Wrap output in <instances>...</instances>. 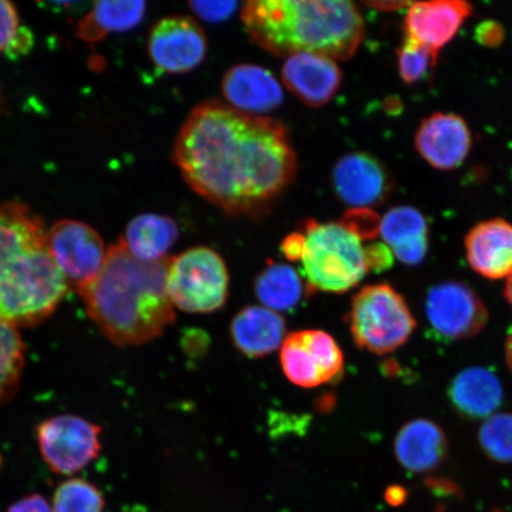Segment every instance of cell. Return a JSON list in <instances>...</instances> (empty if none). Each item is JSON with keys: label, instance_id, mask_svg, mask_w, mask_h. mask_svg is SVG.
<instances>
[{"label": "cell", "instance_id": "19", "mask_svg": "<svg viewBox=\"0 0 512 512\" xmlns=\"http://www.w3.org/2000/svg\"><path fill=\"white\" fill-rule=\"evenodd\" d=\"M448 440L432 420L414 419L401 427L394 441L395 457L409 472L430 473L444 463Z\"/></svg>", "mask_w": 512, "mask_h": 512}, {"label": "cell", "instance_id": "37", "mask_svg": "<svg viewBox=\"0 0 512 512\" xmlns=\"http://www.w3.org/2000/svg\"><path fill=\"white\" fill-rule=\"evenodd\" d=\"M384 497H386L388 504L393 505V507H399V505L406 502L407 491L400 485L389 486Z\"/></svg>", "mask_w": 512, "mask_h": 512}, {"label": "cell", "instance_id": "34", "mask_svg": "<svg viewBox=\"0 0 512 512\" xmlns=\"http://www.w3.org/2000/svg\"><path fill=\"white\" fill-rule=\"evenodd\" d=\"M32 47H34V35L28 28L21 27L5 54L9 59L17 60L27 55Z\"/></svg>", "mask_w": 512, "mask_h": 512}, {"label": "cell", "instance_id": "17", "mask_svg": "<svg viewBox=\"0 0 512 512\" xmlns=\"http://www.w3.org/2000/svg\"><path fill=\"white\" fill-rule=\"evenodd\" d=\"M222 93L230 107L254 117L277 110L284 101L279 81L256 64H238L230 68L222 79Z\"/></svg>", "mask_w": 512, "mask_h": 512}, {"label": "cell", "instance_id": "27", "mask_svg": "<svg viewBox=\"0 0 512 512\" xmlns=\"http://www.w3.org/2000/svg\"><path fill=\"white\" fill-rule=\"evenodd\" d=\"M51 508L53 512H104L105 499L92 483L73 478L55 490Z\"/></svg>", "mask_w": 512, "mask_h": 512}, {"label": "cell", "instance_id": "3", "mask_svg": "<svg viewBox=\"0 0 512 512\" xmlns=\"http://www.w3.org/2000/svg\"><path fill=\"white\" fill-rule=\"evenodd\" d=\"M68 290L42 221L21 203L0 207V322L15 328L41 324Z\"/></svg>", "mask_w": 512, "mask_h": 512}, {"label": "cell", "instance_id": "18", "mask_svg": "<svg viewBox=\"0 0 512 512\" xmlns=\"http://www.w3.org/2000/svg\"><path fill=\"white\" fill-rule=\"evenodd\" d=\"M466 259L472 270L490 280L512 274V224L502 219L480 222L465 238Z\"/></svg>", "mask_w": 512, "mask_h": 512}, {"label": "cell", "instance_id": "25", "mask_svg": "<svg viewBox=\"0 0 512 512\" xmlns=\"http://www.w3.org/2000/svg\"><path fill=\"white\" fill-rule=\"evenodd\" d=\"M255 294L267 309L290 311L302 302L304 281L292 266L273 262L256 278Z\"/></svg>", "mask_w": 512, "mask_h": 512}, {"label": "cell", "instance_id": "15", "mask_svg": "<svg viewBox=\"0 0 512 512\" xmlns=\"http://www.w3.org/2000/svg\"><path fill=\"white\" fill-rule=\"evenodd\" d=\"M472 6L460 0H432L409 5L406 40L437 54L450 43L470 17Z\"/></svg>", "mask_w": 512, "mask_h": 512}, {"label": "cell", "instance_id": "24", "mask_svg": "<svg viewBox=\"0 0 512 512\" xmlns=\"http://www.w3.org/2000/svg\"><path fill=\"white\" fill-rule=\"evenodd\" d=\"M145 2L120 0V2H96L78 25V36L82 41L96 43L114 32L136 28L143 21Z\"/></svg>", "mask_w": 512, "mask_h": 512}, {"label": "cell", "instance_id": "22", "mask_svg": "<svg viewBox=\"0 0 512 512\" xmlns=\"http://www.w3.org/2000/svg\"><path fill=\"white\" fill-rule=\"evenodd\" d=\"M384 245L403 265L418 266L428 252V224L420 210L400 206L390 209L380 221V233Z\"/></svg>", "mask_w": 512, "mask_h": 512}, {"label": "cell", "instance_id": "10", "mask_svg": "<svg viewBox=\"0 0 512 512\" xmlns=\"http://www.w3.org/2000/svg\"><path fill=\"white\" fill-rule=\"evenodd\" d=\"M280 363L287 380L315 388L342 376L344 356L335 338L322 330L293 332L285 338Z\"/></svg>", "mask_w": 512, "mask_h": 512}, {"label": "cell", "instance_id": "32", "mask_svg": "<svg viewBox=\"0 0 512 512\" xmlns=\"http://www.w3.org/2000/svg\"><path fill=\"white\" fill-rule=\"evenodd\" d=\"M19 29L21 27H19L15 5L6 0H0V53H6Z\"/></svg>", "mask_w": 512, "mask_h": 512}, {"label": "cell", "instance_id": "33", "mask_svg": "<svg viewBox=\"0 0 512 512\" xmlns=\"http://www.w3.org/2000/svg\"><path fill=\"white\" fill-rule=\"evenodd\" d=\"M364 253H366L369 271L382 272L393 265L394 254L384 243H373V245L364 248Z\"/></svg>", "mask_w": 512, "mask_h": 512}, {"label": "cell", "instance_id": "16", "mask_svg": "<svg viewBox=\"0 0 512 512\" xmlns=\"http://www.w3.org/2000/svg\"><path fill=\"white\" fill-rule=\"evenodd\" d=\"M281 76L288 91L304 105L315 108L329 104L342 83V72L335 60L311 53L288 56Z\"/></svg>", "mask_w": 512, "mask_h": 512}, {"label": "cell", "instance_id": "2", "mask_svg": "<svg viewBox=\"0 0 512 512\" xmlns=\"http://www.w3.org/2000/svg\"><path fill=\"white\" fill-rule=\"evenodd\" d=\"M170 259L139 260L121 240L108 249L100 274L80 296L88 316L112 343L144 344L175 322L168 291Z\"/></svg>", "mask_w": 512, "mask_h": 512}, {"label": "cell", "instance_id": "7", "mask_svg": "<svg viewBox=\"0 0 512 512\" xmlns=\"http://www.w3.org/2000/svg\"><path fill=\"white\" fill-rule=\"evenodd\" d=\"M168 291L172 304L188 313H211L226 304L229 273L219 253L195 247L170 259Z\"/></svg>", "mask_w": 512, "mask_h": 512}, {"label": "cell", "instance_id": "8", "mask_svg": "<svg viewBox=\"0 0 512 512\" xmlns=\"http://www.w3.org/2000/svg\"><path fill=\"white\" fill-rule=\"evenodd\" d=\"M101 428L76 415H59L37 427L44 462L59 475L70 476L93 462L101 450Z\"/></svg>", "mask_w": 512, "mask_h": 512}, {"label": "cell", "instance_id": "39", "mask_svg": "<svg viewBox=\"0 0 512 512\" xmlns=\"http://www.w3.org/2000/svg\"><path fill=\"white\" fill-rule=\"evenodd\" d=\"M504 297L505 299H507V302L512 307V274L508 278L507 285H505Z\"/></svg>", "mask_w": 512, "mask_h": 512}, {"label": "cell", "instance_id": "1", "mask_svg": "<svg viewBox=\"0 0 512 512\" xmlns=\"http://www.w3.org/2000/svg\"><path fill=\"white\" fill-rule=\"evenodd\" d=\"M174 162L197 195L234 215L264 213L297 174L283 125L219 101L192 110L178 133Z\"/></svg>", "mask_w": 512, "mask_h": 512}, {"label": "cell", "instance_id": "30", "mask_svg": "<svg viewBox=\"0 0 512 512\" xmlns=\"http://www.w3.org/2000/svg\"><path fill=\"white\" fill-rule=\"evenodd\" d=\"M380 221L370 209H351L341 223L362 240L374 239L380 233Z\"/></svg>", "mask_w": 512, "mask_h": 512}, {"label": "cell", "instance_id": "38", "mask_svg": "<svg viewBox=\"0 0 512 512\" xmlns=\"http://www.w3.org/2000/svg\"><path fill=\"white\" fill-rule=\"evenodd\" d=\"M505 360H507L508 367L512 371V331L507 338V343H505Z\"/></svg>", "mask_w": 512, "mask_h": 512}, {"label": "cell", "instance_id": "36", "mask_svg": "<svg viewBox=\"0 0 512 512\" xmlns=\"http://www.w3.org/2000/svg\"><path fill=\"white\" fill-rule=\"evenodd\" d=\"M305 238L303 233H293L286 236L281 243V252L290 261H300L304 253Z\"/></svg>", "mask_w": 512, "mask_h": 512}, {"label": "cell", "instance_id": "29", "mask_svg": "<svg viewBox=\"0 0 512 512\" xmlns=\"http://www.w3.org/2000/svg\"><path fill=\"white\" fill-rule=\"evenodd\" d=\"M435 60H437V54L418 43L405 40L398 53L401 79L408 85L424 80L434 66Z\"/></svg>", "mask_w": 512, "mask_h": 512}, {"label": "cell", "instance_id": "12", "mask_svg": "<svg viewBox=\"0 0 512 512\" xmlns=\"http://www.w3.org/2000/svg\"><path fill=\"white\" fill-rule=\"evenodd\" d=\"M147 49L160 72L187 74L201 66L206 59L208 41L194 19L172 16L162 19L153 27Z\"/></svg>", "mask_w": 512, "mask_h": 512}, {"label": "cell", "instance_id": "20", "mask_svg": "<svg viewBox=\"0 0 512 512\" xmlns=\"http://www.w3.org/2000/svg\"><path fill=\"white\" fill-rule=\"evenodd\" d=\"M235 348L249 358H260L281 348L286 338V322L278 312L262 306H247L230 324Z\"/></svg>", "mask_w": 512, "mask_h": 512}, {"label": "cell", "instance_id": "28", "mask_svg": "<svg viewBox=\"0 0 512 512\" xmlns=\"http://www.w3.org/2000/svg\"><path fill=\"white\" fill-rule=\"evenodd\" d=\"M480 447L491 460L499 464L512 463V414L491 415L478 433Z\"/></svg>", "mask_w": 512, "mask_h": 512}, {"label": "cell", "instance_id": "9", "mask_svg": "<svg viewBox=\"0 0 512 512\" xmlns=\"http://www.w3.org/2000/svg\"><path fill=\"white\" fill-rule=\"evenodd\" d=\"M48 248L68 286L79 293L98 277L107 256L98 232L74 220H61L51 227Z\"/></svg>", "mask_w": 512, "mask_h": 512}, {"label": "cell", "instance_id": "6", "mask_svg": "<svg viewBox=\"0 0 512 512\" xmlns=\"http://www.w3.org/2000/svg\"><path fill=\"white\" fill-rule=\"evenodd\" d=\"M416 320L398 291L389 284L363 287L351 303L350 330L358 348L386 355L413 335Z\"/></svg>", "mask_w": 512, "mask_h": 512}, {"label": "cell", "instance_id": "31", "mask_svg": "<svg viewBox=\"0 0 512 512\" xmlns=\"http://www.w3.org/2000/svg\"><path fill=\"white\" fill-rule=\"evenodd\" d=\"M190 9L198 18L210 23L227 21L235 14L239 3L236 2H191Z\"/></svg>", "mask_w": 512, "mask_h": 512}, {"label": "cell", "instance_id": "21", "mask_svg": "<svg viewBox=\"0 0 512 512\" xmlns=\"http://www.w3.org/2000/svg\"><path fill=\"white\" fill-rule=\"evenodd\" d=\"M447 394L454 409L469 420L489 418L503 402L501 381L491 370L482 367L460 371Z\"/></svg>", "mask_w": 512, "mask_h": 512}, {"label": "cell", "instance_id": "23", "mask_svg": "<svg viewBox=\"0 0 512 512\" xmlns=\"http://www.w3.org/2000/svg\"><path fill=\"white\" fill-rule=\"evenodd\" d=\"M178 238L179 228L174 219L159 214H143L128 223L121 242L137 259L157 262L169 258L168 253Z\"/></svg>", "mask_w": 512, "mask_h": 512}, {"label": "cell", "instance_id": "26", "mask_svg": "<svg viewBox=\"0 0 512 512\" xmlns=\"http://www.w3.org/2000/svg\"><path fill=\"white\" fill-rule=\"evenodd\" d=\"M25 364L23 339L15 326L0 322V403L17 393Z\"/></svg>", "mask_w": 512, "mask_h": 512}, {"label": "cell", "instance_id": "35", "mask_svg": "<svg viewBox=\"0 0 512 512\" xmlns=\"http://www.w3.org/2000/svg\"><path fill=\"white\" fill-rule=\"evenodd\" d=\"M6 512H53V508L42 495L34 494L19 499Z\"/></svg>", "mask_w": 512, "mask_h": 512}, {"label": "cell", "instance_id": "14", "mask_svg": "<svg viewBox=\"0 0 512 512\" xmlns=\"http://www.w3.org/2000/svg\"><path fill=\"white\" fill-rule=\"evenodd\" d=\"M471 146L469 125L457 114L434 113L422 121L415 134L416 151L441 171L459 168L469 156Z\"/></svg>", "mask_w": 512, "mask_h": 512}, {"label": "cell", "instance_id": "13", "mask_svg": "<svg viewBox=\"0 0 512 512\" xmlns=\"http://www.w3.org/2000/svg\"><path fill=\"white\" fill-rule=\"evenodd\" d=\"M332 185L339 200L352 209L380 206L393 190V178L379 159L367 152H351L338 160Z\"/></svg>", "mask_w": 512, "mask_h": 512}, {"label": "cell", "instance_id": "11", "mask_svg": "<svg viewBox=\"0 0 512 512\" xmlns=\"http://www.w3.org/2000/svg\"><path fill=\"white\" fill-rule=\"evenodd\" d=\"M426 316L434 331L450 341L478 335L489 320L483 300L459 281H446L428 291Z\"/></svg>", "mask_w": 512, "mask_h": 512}, {"label": "cell", "instance_id": "4", "mask_svg": "<svg viewBox=\"0 0 512 512\" xmlns=\"http://www.w3.org/2000/svg\"><path fill=\"white\" fill-rule=\"evenodd\" d=\"M241 18L251 40L277 56L349 60L366 31L361 10L349 0H253L243 4Z\"/></svg>", "mask_w": 512, "mask_h": 512}, {"label": "cell", "instance_id": "5", "mask_svg": "<svg viewBox=\"0 0 512 512\" xmlns=\"http://www.w3.org/2000/svg\"><path fill=\"white\" fill-rule=\"evenodd\" d=\"M302 272L307 291L345 293L369 272L362 240L341 222L306 221Z\"/></svg>", "mask_w": 512, "mask_h": 512}]
</instances>
